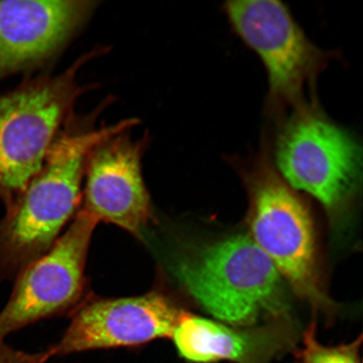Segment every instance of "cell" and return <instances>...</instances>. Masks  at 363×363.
<instances>
[{"label":"cell","mask_w":363,"mask_h":363,"mask_svg":"<svg viewBox=\"0 0 363 363\" xmlns=\"http://www.w3.org/2000/svg\"><path fill=\"white\" fill-rule=\"evenodd\" d=\"M133 120L56 138L42 169L0 220V283L16 278L53 246L82 202L86 162L93 149L133 127Z\"/></svg>","instance_id":"6da1fadb"},{"label":"cell","mask_w":363,"mask_h":363,"mask_svg":"<svg viewBox=\"0 0 363 363\" xmlns=\"http://www.w3.org/2000/svg\"><path fill=\"white\" fill-rule=\"evenodd\" d=\"M166 265L180 287L225 324L249 328L287 316L283 278L250 235L174 256Z\"/></svg>","instance_id":"7a4b0ae2"},{"label":"cell","mask_w":363,"mask_h":363,"mask_svg":"<svg viewBox=\"0 0 363 363\" xmlns=\"http://www.w3.org/2000/svg\"><path fill=\"white\" fill-rule=\"evenodd\" d=\"M270 125L262 140L286 183L311 195L330 214L342 211L360 189L362 148L357 135L318 102Z\"/></svg>","instance_id":"3957f363"},{"label":"cell","mask_w":363,"mask_h":363,"mask_svg":"<svg viewBox=\"0 0 363 363\" xmlns=\"http://www.w3.org/2000/svg\"><path fill=\"white\" fill-rule=\"evenodd\" d=\"M231 162L242 172L250 195V237L298 296L316 310L330 311L333 303L318 272L311 215L272 164L264 140L256 153Z\"/></svg>","instance_id":"277c9868"},{"label":"cell","mask_w":363,"mask_h":363,"mask_svg":"<svg viewBox=\"0 0 363 363\" xmlns=\"http://www.w3.org/2000/svg\"><path fill=\"white\" fill-rule=\"evenodd\" d=\"M223 11L235 34L265 67L270 124L318 102L316 81L337 52L313 43L289 7L278 0H233L225 3Z\"/></svg>","instance_id":"5b68a950"},{"label":"cell","mask_w":363,"mask_h":363,"mask_svg":"<svg viewBox=\"0 0 363 363\" xmlns=\"http://www.w3.org/2000/svg\"><path fill=\"white\" fill-rule=\"evenodd\" d=\"M84 61L0 97V201L6 206L42 169L79 96L77 72Z\"/></svg>","instance_id":"8992f818"},{"label":"cell","mask_w":363,"mask_h":363,"mask_svg":"<svg viewBox=\"0 0 363 363\" xmlns=\"http://www.w3.org/2000/svg\"><path fill=\"white\" fill-rule=\"evenodd\" d=\"M98 223L80 208L53 246L16 277L0 313V340L39 320L72 313L88 298L86 264Z\"/></svg>","instance_id":"52a82bcc"},{"label":"cell","mask_w":363,"mask_h":363,"mask_svg":"<svg viewBox=\"0 0 363 363\" xmlns=\"http://www.w3.org/2000/svg\"><path fill=\"white\" fill-rule=\"evenodd\" d=\"M65 333L52 347L54 357L143 346L171 338L185 311L160 289L138 296H88L72 312Z\"/></svg>","instance_id":"ba28073f"},{"label":"cell","mask_w":363,"mask_h":363,"mask_svg":"<svg viewBox=\"0 0 363 363\" xmlns=\"http://www.w3.org/2000/svg\"><path fill=\"white\" fill-rule=\"evenodd\" d=\"M126 131L104 140L90 152L82 208L98 222L145 240L153 216L143 175V142H135Z\"/></svg>","instance_id":"9c48e42d"},{"label":"cell","mask_w":363,"mask_h":363,"mask_svg":"<svg viewBox=\"0 0 363 363\" xmlns=\"http://www.w3.org/2000/svg\"><path fill=\"white\" fill-rule=\"evenodd\" d=\"M95 4L81 0L0 2V75L52 57L87 20Z\"/></svg>","instance_id":"30bf717a"},{"label":"cell","mask_w":363,"mask_h":363,"mask_svg":"<svg viewBox=\"0 0 363 363\" xmlns=\"http://www.w3.org/2000/svg\"><path fill=\"white\" fill-rule=\"evenodd\" d=\"M171 339L189 362L272 363L293 350L298 331L287 319L238 328L186 312Z\"/></svg>","instance_id":"8fae6325"},{"label":"cell","mask_w":363,"mask_h":363,"mask_svg":"<svg viewBox=\"0 0 363 363\" xmlns=\"http://www.w3.org/2000/svg\"><path fill=\"white\" fill-rule=\"evenodd\" d=\"M303 342L301 363H361L362 337L349 344L328 347L319 342L311 325L303 333Z\"/></svg>","instance_id":"7c38bea8"},{"label":"cell","mask_w":363,"mask_h":363,"mask_svg":"<svg viewBox=\"0 0 363 363\" xmlns=\"http://www.w3.org/2000/svg\"><path fill=\"white\" fill-rule=\"evenodd\" d=\"M54 357L51 348L42 352L16 350L0 340V363H47Z\"/></svg>","instance_id":"4fadbf2b"}]
</instances>
